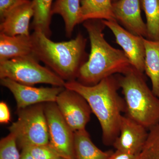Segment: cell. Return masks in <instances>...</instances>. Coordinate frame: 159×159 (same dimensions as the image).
Returning <instances> with one entry per match:
<instances>
[{
  "mask_svg": "<svg viewBox=\"0 0 159 159\" xmlns=\"http://www.w3.org/2000/svg\"><path fill=\"white\" fill-rule=\"evenodd\" d=\"M55 102L72 130L75 132L85 129L93 112L83 97L77 92L65 88L57 96Z\"/></svg>",
  "mask_w": 159,
  "mask_h": 159,
  "instance_id": "obj_8",
  "label": "cell"
},
{
  "mask_svg": "<svg viewBox=\"0 0 159 159\" xmlns=\"http://www.w3.org/2000/svg\"><path fill=\"white\" fill-rule=\"evenodd\" d=\"M23 148L28 151L34 159H55L59 157L49 143L47 145L29 146Z\"/></svg>",
  "mask_w": 159,
  "mask_h": 159,
  "instance_id": "obj_23",
  "label": "cell"
},
{
  "mask_svg": "<svg viewBox=\"0 0 159 159\" xmlns=\"http://www.w3.org/2000/svg\"><path fill=\"white\" fill-rule=\"evenodd\" d=\"M148 130L127 116H122L119 134L113 145L116 150L139 155L144 147Z\"/></svg>",
  "mask_w": 159,
  "mask_h": 159,
  "instance_id": "obj_11",
  "label": "cell"
},
{
  "mask_svg": "<svg viewBox=\"0 0 159 159\" xmlns=\"http://www.w3.org/2000/svg\"><path fill=\"white\" fill-rule=\"evenodd\" d=\"M83 25L88 33L90 53L80 69L77 81L85 85H95L114 74H126L133 68L124 51L107 41L103 33L106 26L102 20H88Z\"/></svg>",
  "mask_w": 159,
  "mask_h": 159,
  "instance_id": "obj_2",
  "label": "cell"
},
{
  "mask_svg": "<svg viewBox=\"0 0 159 159\" xmlns=\"http://www.w3.org/2000/svg\"><path fill=\"white\" fill-rule=\"evenodd\" d=\"M126 116L149 130L159 124V98L146 84L143 74L133 68L118 77Z\"/></svg>",
  "mask_w": 159,
  "mask_h": 159,
  "instance_id": "obj_4",
  "label": "cell"
},
{
  "mask_svg": "<svg viewBox=\"0 0 159 159\" xmlns=\"http://www.w3.org/2000/svg\"><path fill=\"white\" fill-rule=\"evenodd\" d=\"M10 113L6 102H0V122L1 123H9L10 120Z\"/></svg>",
  "mask_w": 159,
  "mask_h": 159,
  "instance_id": "obj_25",
  "label": "cell"
},
{
  "mask_svg": "<svg viewBox=\"0 0 159 159\" xmlns=\"http://www.w3.org/2000/svg\"><path fill=\"white\" fill-rule=\"evenodd\" d=\"M64 87L77 92L86 100L100 123L103 143L113 145L119 135L122 112L126 110L124 99L118 93V77L113 75L93 85L74 80L66 81Z\"/></svg>",
  "mask_w": 159,
  "mask_h": 159,
  "instance_id": "obj_1",
  "label": "cell"
},
{
  "mask_svg": "<svg viewBox=\"0 0 159 159\" xmlns=\"http://www.w3.org/2000/svg\"><path fill=\"white\" fill-rule=\"evenodd\" d=\"M109 159H139V155L132 154L116 150Z\"/></svg>",
  "mask_w": 159,
  "mask_h": 159,
  "instance_id": "obj_26",
  "label": "cell"
},
{
  "mask_svg": "<svg viewBox=\"0 0 159 159\" xmlns=\"http://www.w3.org/2000/svg\"><path fill=\"white\" fill-rule=\"evenodd\" d=\"M20 159H34L31 156V155L29 153L25 148L22 149L21 153Z\"/></svg>",
  "mask_w": 159,
  "mask_h": 159,
  "instance_id": "obj_27",
  "label": "cell"
},
{
  "mask_svg": "<svg viewBox=\"0 0 159 159\" xmlns=\"http://www.w3.org/2000/svg\"><path fill=\"white\" fill-rule=\"evenodd\" d=\"M33 54L0 62V78H9L24 85L47 84L64 87L66 81L51 69L39 64Z\"/></svg>",
  "mask_w": 159,
  "mask_h": 159,
  "instance_id": "obj_5",
  "label": "cell"
},
{
  "mask_svg": "<svg viewBox=\"0 0 159 159\" xmlns=\"http://www.w3.org/2000/svg\"><path fill=\"white\" fill-rule=\"evenodd\" d=\"M102 20L112 32L116 43L122 48L133 67L143 74L145 72L144 38L129 32L116 21Z\"/></svg>",
  "mask_w": 159,
  "mask_h": 159,
  "instance_id": "obj_10",
  "label": "cell"
},
{
  "mask_svg": "<svg viewBox=\"0 0 159 159\" xmlns=\"http://www.w3.org/2000/svg\"><path fill=\"white\" fill-rule=\"evenodd\" d=\"M30 0H0V20L4 19L9 13Z\"/></svg>",
  "mask_w": 159,
  "mask_h": 159,
  "instance_id": "obj_24",
  "label": "cell"
},
{
  "mask_svg": "<svg viewBox=\"0 0 159 159\" xmlns=\"http://www.w3.org/2000/svg\"><path fill=\"white\" fill-rule=\"evenodd\" d=\"M55 159H64L63 158H62V157H57V158H55Z\"/></svg>",
  "mask_w": 159,
  "mask_h": 159,
  "instance_id": "obj_28",
  "label": "cell"
},
{
  "mask_svg": "<svg viewBox=\"0 0 159 159\" xmlns=\"http://www.w3.org/2000/svg\"><path fill=\"white\" fill-rule=\"evenodd\" d=\"M74 150L75 159H109L113 152L100 150L85 129L74 132Z\"/></svg>",
  "mask_w": 159,
  "mask_h": 159,
  "instance_id": "obj_16",
  "label": "cell"
},
{
  "mask_svg": "<svg viewBox=\"0 0 159 159\" xmlns=\"http://www.w3.org/2000/svg\"><path fill=\"white\" fill-rule=\"evenodd\" d=\"M145 47V72L150 79L152 90L159 98V40L144 39Z\"/></svg>",
  "mask_w": 159,
  "mask_h": 159,
  "instance_id": "obj_18",
  "label": "cell"
},
{
  "mask_svg": "<svg viewBox=\"0 0 159 159\" xmlns=\"http://www.w3.org/2000/svg\"><path fill=\"white\" fill-rule=\"evenodd\" d=\"M16 139L10 133L0 141V159H20Z\"/></svg>",
  "mask_w": 159,
  "mask_h": 159,
  "instance_id": "obj_22",
  "label": "cell"
},
{
  "mask_svg": "<svg viewBox=\"0 0 159 159\" xmlns=\"http://www.w3.org/2000/svg\"><path fill=\"white\" fill-rule=\"evenodd\" d=\"M81 0H56L53 4L51 13L62 17L66 36L70 37L75 27L80 22Z\"/></svg>",
  "mask_w": 159,
  "mask_h": 159,
  "instance_id": "obj_15",
  "label": "cell"
},
{
  "mask_svg": "<svg viewBox=\"0 0 159 159\" xmlns=\"http://www.w3.org/2000/svg\"><path fill=\"white\" fill-rule=\"evenodd\" d=\"M49 133V144L64 159H75L74 132L61 113L55 102L44 105Z\"/></svg>",
  "mask_w": 159,
  "mask_h": 159,
  "instance_id": "obj_7",
  "label": "cell"
},
{
  "mask_svg": "<svg viewBox=\"0 0 159 159\" xmlns=\"http://www.w3.org/2000/svg\"><path fill=\"white\" fill-rule=\"evenodd\" d=\"M115 19L126 30L148 39L146 23L141 15V0H118L112 3Z\"/></svg>",
  "mask_w": 159,
  "mask_h": 159,
  "instance_id": "obj_12",
  "label": "cell"
},
{
  "mask_svg": "<svg viewBox=\"0 0 159 159\" xmlns=\"http://www.w3.org/2000/svg\"><path fill=\"white\" fill-rule=\"evenodd\" d=\"M146 17L148 39L159 40V0H141Z\"/></svg>",
  "mask_w": 159,
  "mask_h": 159,
  "instance_id": "obj_20",
  "label": "cell"
},
{
  "mask_svg": "<svg viewBox=\"0 0 159 159\" xmlns=\"http://www.w3.org/2000/svg\"><path fill=\"white\" fill-rule=\"evenodd\" d=\"M117 1H118V0H112V2H115Z\"/></svg>",
  "mask_w": 159,
  "mask_h": 159,
  "instance_id": "obj_29",
  "label": "cell"
},
{
  "mask_svg": "<svg viewBox=\"0 0 159 159\" xmlns=\"http://www.w3.org/2000/svg\"><path fill=\"white\" fill-rule=\"evenodd\" d=\"M139 159H159V124L148 130L144 147Z\"/></svg>",
  "mask_w": 159,
  "mask_h": 159,
  "instance_id": "obj_21",
  "label": "cell"
},
{
  "mask_svg": "<svg viewBox=\"0 0 159 159\" xmlns=\"http://www.w3.org/2000/svg\"><path fill=\"white\" fill-rule=\"evenodd\" d=\"M112 0H81L80 22L89 20H116Z\"/></svg>",
  "mask_w": 159,
  "mask_h": 159,
  "instance_id": "obj_17",
  "label": "cell"
},
{
  "mask_svg": "<svg viewBox=\"0 0 159 159\" xmlns=\"http://www.w3.org/2000/svg\"><path fill=\"white\" fill-rule=\"evenodd\" d=\"M34 8L33 19L31 24L34 31L43 32L48 37H51L50 29L52 15L53 0H31Z\"/></svg>",
  "mask_w": 159,
  "mask_h": 159,
  "instance_id": "obj_19",
  "label": "cell"
},
{
  "mask_svg": "<svg viewBox=\"0 0 159 159\" xmlns=\"http://www.w3.org/2000/svg\"><path fill=\"white\" fill-rule=\"evenodd\" d=\"M31 34L9 36L0 33V62L33 54Z\"/></svg>",
  "mask_w": 159,
  "mask_h": 159,
  "instance_id": "obj_14",
  "label": "cell"
},
{
  "mask_svg": "<svg viewBox=\"0 0 159 159\" xmlns=\"http://www.w3.org/2000/svg\"><path fill=\"white\" fill-rule=\"evenodd\" d=\"M33 55L66 81L77 78L80 69L88 59L87 39L80 33L68 41L55 42L39 31H34Z\"/></svg>",
  "mask_w": 159,
  "mask_h": 159,
  "instance_id": "obj_3",
  "label": "cell"
},
{
  "mask_svg": "<svg viewBox=\"0 0 159 159\" xmlns=\"http://www.w3.org/2000/svg\"><path fill=\"white\" fill-rule=\"evenodd\" d=\"M18 118L9 127L17 145L23 148L49 143L48 122L44 105L39 103L17 110Z\"/></svg>",
  "mask_w": 159,
  "mask_h": 159,
  "instance_id": "obj_6",
  "label": "cell"
},
{
  "mask_svg": "<svg viewBox=\"0 0 159 159\" xmlns=\"http://www.w3.org/2000/svg\"><path fill=\"white\" fill-rule=\"evenodd\" d=\"M33 16V3L30 0L12 10L1 21L0 33L9 36L30 35V20Z\"/></svg>",
  "mask_w": 159,
  "mask_h": 159,
  "instance_id": "obj_13",
  "label": "cell"
},
{
  "mask_svg": "<svg viewBox=\"0 0 159 159\" xmlns=\"http://www.w3.org/2000/svg\"><path fill=\"white\" fill-rule=\"evenodd\" d=\"M1 85L8 89L16 99L17 109L26 108L43 102H56L64 87L35 88L24 85L9 79H1Z\"/></svg>",
  "mask_w": 159,
  "mask_h": 159,
  "instance_id": "obj_9",
  "label": "cell"
}]
</instances>
